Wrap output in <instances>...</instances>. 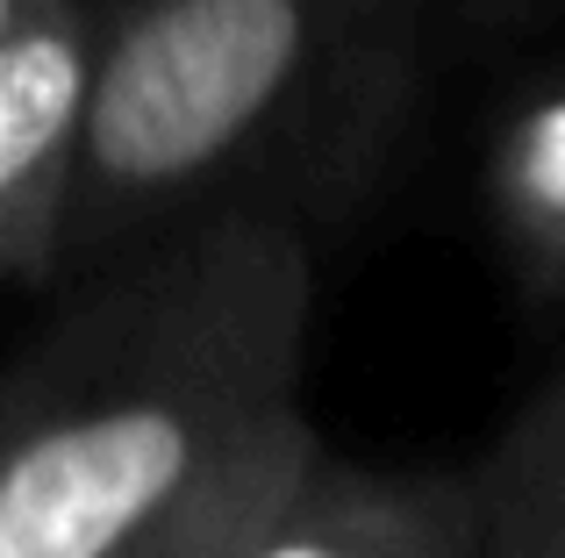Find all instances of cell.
I'll list each match as a JSON object with an SVG mask.
<instances>
[{"mask_svg":"<svg viewBox=\"0 0 565 558\" xmlns=\"http://www.w3.org/2000/svg\"><path fill=\"white\" fill-rule=\"evenodd\" d=\"M100 22L108 0H36L0 36V279L65 272Z\"/></svg>","mask_w":565,"mask_h":558,"instance_id":"cell-3","label":"cell"},{"mask_svg":"<svg viewBox=\"0 0 565 558\" xmlns=\"http://www.w3.org/2000/svg\"><path fill=\"white\" fill-rule=\"evenodd\" d=\"M487 186H494V215L509 229L523 272L537 287L565 293V79L530 94L494 129Z\"/></svg>","mask_w":565,"mask_h":558,"instance_id":"cell-7","label":"cell"},{"mask_svg":"<svg viewBox=\"0 0 565 558\" xmlns=\"http://www.w3.org/2000/svg\"><path fill=\"white\" fill-rule=\"evenodd\" d=\"M316 251L287 215L230 208L143 237L0 379V558H108L294 401Z\"/></svg>","mask_w":565,"mask_h":558,"instance_id":"cell-1","label":"cell"},{"mask_svg":"<svg viewBox=\"0 0 565 558\" xmlns=\"http://www.w3.org/2000/svg\"><path fill=\"white\" fill-rule=\"evenodd\" d=\"M29 8H36V0H0V36H8V29H14V22H22V14H29Z\"/></svg>","mask_w":565,"mask_h":558,"instance_id":"cell-8","label":"cell"},{"mask_svg":"<svg viewBox=\"0 0 565 558\" xmlns=\"http://www.w3.org/2000/svg\"><path fill=\"white\" fill-rule=\"evenodd\" d=\"M466 473H373L322 451L244 558H472Z\"/></svg>","mask_w":565,"mask_h":558,"instance_id":"cell-4","label":"cell"},{"mask_svg":"<svg viewBox=\"0 0 565 558\" xmlns=\"http://www.w3.org/2000/svg\"><path fill=\"white\" fill-rule=\"evenodd\" d=\"M437 0H108L65 272L258 208L308 229L373 180Z\"/></svg>","mask_w":565,"mask_h":558,"instance_id":"cell-2","label":"cell"},{"mask_svg":"<svg viewBox=\"0 0 565 558\" xmlns=\"http://www.w3.org/2000/svg\"><path fill=\"white\" fill-rule=\"evenodd\" d=\"M472 558H565V373H552L472 465Z\"/></svg>","mask_w":565,"mask_h":558,"instance_id":"cell-6","label":"cell"},{"mask_svg":"<svg viewBox=\"0 0 565 558\" xmlns=\"http://www.w3.org/2000/svg\"><path fill=\"white\" fill-rule=\"evenodd\" d=\"M322 437L301 416V401L250 422L193 487H180L158 516H143L108 558H244L258 530L287 508V494L316 473Z\"/></svg>","mask_w":565,"mask_h":558,"instance_id":"cell-5","label":"cell"}]
</instances>
